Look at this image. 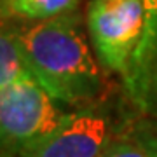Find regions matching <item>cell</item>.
Wrapping results in <instances>:
<instances>
[{"mask_svg": "<svg viewBox=\"0 0 157 157\" xmlns=\"http://www.w3.org/2000/svg\"><path fill=\"white\" fill-rule=\"evenodd\" d=\"M131 124L128 117L108 108H82L44 143L17 157H98Z\"/></svg>", "mask_w": 157, "mask_h": 157, "instance_id": "cell-4", "label": "cell"}, {"mask_svg": "<svg viewBox=\"0 0 157 157\" xmlns=\"http://www.w3.org/2000/svg\"><path fill=\"white\" fill-rule=\"evenodd\" d=\"M91 42L112 72L128 75L147 30L143 0H91L87 7Z\"/></svg>", "mask_w": 157, "mask_h": 157, "instance_id": "cell-3", "label": "cell"}, {"mask_svg": "<svg viewBox=\"0 0 157 157\" xmlns=\"http://www.w3.org/2000/svg\"><path fill=\"white\" fill-rule=\"evenodd\" d=\"M148 110H154V112H157V96L152 100V103H150V107H148Z\"/></svg>", "mask_w": 157, "mask_h": 157, "instance_id": "cell-9", "label": "cell"}, {"mask_svg": "<svg viewBox=\"0 0 157 157\" xmlns=\"http://www.w3.org/2000/svg\"><path fill=\"white\" fill-rule=\"evenodd\" d=\"M17 42L30 73L63 105L91 103L101 89V75L78 16L63 14L17 30Z\"/></svg>", "mask_w": 157, "mask_h": 157, "instance_id": "cell-1", "label": "cell"}, {"mask_svg": "<svg viewBox=\"0 0 157 157\" xmlns=\"http://www.w3.org/2000/svg\"><path fill=\"white\" fill-rule=\"evenodd\" d=\"M30 73L14 30H2L0 37V89Z\"/></svg>", "mask_w": 157, "mask_h": 157, "instance_id": "cell-7", "label": "cell"}, {"mask_svg": "<svg viewBox=\"0 0 157 157\" xmlns=\"http://www.w3.org/2000/svg\"><path fill=\"white\" fill-rule=\"evenodd\" d=\"M147 9V30L141 42H157V0H143Z\"/></svg>", "mask_w": 157, "mask_h": 157, "instance_id": "cell-8", "label": "cell"}, {"mask_svg": "<svg viewBox=\"0 0 157 157\" xmlns=\"http://www.w3.org/2000/svg\"><path fill=\"white\" fill-rule=\"evenodd\" d=\"M80 0H2V14L21 19H51L75 11Z\"/></svg>", "mask_w": 157, "mask_h": 157, "instance_id": "cell-6", "label": "cell"}, {"mask_svg": "<svg viewBox=\"0 0 157 157\" xmlns=\"http://www.w3.org/2000/svg\"><path fill=\"white\" fill-rule=\"evenodd\" d=\"M49 93L25 73L0 89L2 157H17L33 150L56 133L73 112L63 110Z\"/></svg>", "mask_w": 157, "mask_h": 157, "instance_id": "cell-2", "label": "cell"}, {"mask_svg": "<svg viewBox=\"0 0 157 157\" xmlns=\"http://www.w3.org/2000/svg\"><path fill=\"white\" fill-rule=\"evenodd\" d=\"M98 157H157V124L133 122Z\"/></svg>", "mask_w": 157, "mask_h": 157, "instance_id": "cell-5", "label": "cell"}]
</instances>
